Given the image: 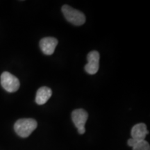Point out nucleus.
I'll return each mask as SVG.
<instances>
[{
	"label": "nucleus",
	"instance_id": "nucleus-1",
	"mask_svg": "<svg viewBox=\"0 0 150 150\" xmlns=\"http://www.w3.org/2000/svg\"><path fill=\"white\" fill-rule=\"evenodd\" d=\"M38 123L34 119L24 118L15 123L14 129L16 134L22 138H27L37 128Z\"/></svg>",
	"mask_w": 150,
	"mask_h": 150
},
{
	"label": "nucleus",
	"instance_id": "nucleus-2",
	"mask_svg": "<svg viewBox=\"0 0 150 150\" xmlns=\"http://www.w3.org/2000/svg\"><path fill=\"white\" fill-rule=\"evenodd\" d=\"M61 10L67 21L74 25L81 26L85 23L86 17L83 13L79 11L76 10L68 5L63 6Z\"/></svg>",
	"mask_w": 150,
	"mask_h": 150
},
{
	"label": "nucleus",
	"instance_id": "nucleus-3",
	"mask_svg": "<svg viewBox=\"0 0 150 150\" xmlns=\"http://www.w3.org/2000/svg\"><path fill=\"white\" fill-rule=\"evenodd\" d=\"M1 85L8 93L16 92L20 88V81L8 72H4L1 75Z\"/></svg>",
	"mask_w": 150,
	"mask_h": 150
},
{
	"label": "nucleus",
	"instance_id": "nucleus-4",
	"mask_svg": "<svg viewBox=\"0 0 150 150\" xmlns=\"http://www.w3.org/2000/svg\"><path fill=\"white\" fill-rule=\"evenodd\" d=\"M88 114L82 108L74 110L72 112V119L75 127L78 129V132L80 134H83L86 132L85 125L87 122Z\"/></svg>",
	"mask_w": 150,
	"mask_h": 150
},
{
	"label": "nucleus",
	"instance_id": "nucleus-5",
	"mask_svg": "<svg viewBox=\"0 0 150 150\" xmlns=\"http://www.w3.org/2000/svg\"><path fill=\"white\" fill-rule=\"evenodd\" d=\"M88 63L85 65V70L89 74H95L98 72L99 67V54L97 51H92L87 56Z\"/></svg>",
	"mask_w": 150,
	"mask_h": 150
},
{
	"label": "nucleus",
	"instance_id": "nucleus-6",
	"mask_svg": "<svg viewBox=\"0 0 150 150\" xmlns=\"http://www.w3.org/2000/svg\"><path fill=\"white\" fill-rule=\"evenodd\" d=\"M58 45V40L55 38L47 37L40 41V47L46 55H52Z\"/></svg>",
	"mask_w": 150,
	"mask_h": 150
},
{
	"label": "nucleus",
	"instance_id": "nucleus-7",
	"mask_svg": "<svg viewBox=\"0 0 150 150\" xmlns=\"http://www.w3.org/2000/svg\"><path fill=\"white\" fill-rule=\"evenodd\" d=\"M148 134L149 131H147V127L144 123H139L134 125L131 131V137H132L131 138L137 142L145 140V137Z\"/></svg>",
	"mask_w": 150,
	"mask_h": 150
},
{
	"label": "nucleus",
	"instance_id": "nucleus-8",
	"mask_svg": "<svg viewBox=\"0 0 150 150\" xmlns=\"http://www.w3.org/2000/svg\"><path fill=\"white\" fill-rule=\"evenodd\" d=\"M52 95V91L50 88L43 86L38 90L36 96H35V102L38 105L45 104L50 99Z\"/></svg>",
	"mask_w": 150,
	"mask_h": 150
},
{
	"label": "nucleus",
	"instance_id": "nucleus-9",
	"mask_svg": "<svg viewBox=\"0 0 150 150\" xmlns=\"http://www.w3.org/2000/svg\"><path fill=\"white\" fill-rule=\"evenodd\" d=\"M133 150H150L149 144L145 140L138 141L133 147Z\"/></svg>",
	"mask_w": 150,
	"mask_h": 150
},
{
	"label": "nucleus",
	"instance_id": "nucleus-10",
	"mask_svg": "<svg viewBox=\"0 0 150 150\" xmlns=\"http://www.w3.org/2000/svg\"><path fill=\"white\" fill-rule=\"evenodd\" d=\"M137 142V141H136V140L133 139V138H130V139L128 140V142H127V143H128V145L129 146V147H134V146L135 145V144H136Z\"/></svg>",
	"mask_w": 150,
	"mask_h": 150
}]
</instances>
